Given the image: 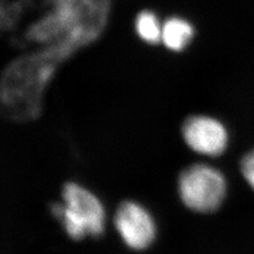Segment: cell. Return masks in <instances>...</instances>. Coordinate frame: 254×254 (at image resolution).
<instances>
[{
  "label": "cell",
  "mask_w": 254,
  "mask_h": 254,
  "mask_svg": "<svg viewBox=\"0 0 254 254\" xmlns=\"http://www.w3.org/2000/svg\"><path fill=\"white\" fill-rule=\"evenodd\" d=\"M181 131L187 145L195 153L204 156H220L229 143L226 126L217 119L208 116L187 118Z\"/></svg>",
  "instance_id": "5"
},
{
  "label": "cell",
  "mask_w": 254,
  "mask_h": 254,
  "mask_svg": "<svg viewBox=\"0 0 254 254\" xmlns=\"http://www.w3.org/2000/svg\"><path fill=\"white\" fill-rule=\"evenodd\" d=\"M109 0H87L83 14L52 46L23 57L5 68L1 78L3 115L16 122H28L42 113L43 93L60 64L102 33L109 13Z\"/></svg>",
  "instance_id": "1"
},
{
  "label": "cell",
  "mask_w": 254,
  "mask_h": 254,
  "mask_svg": "<svg viewBox=\"0 0 254 254\" xmlns=\"http://www.w3.org/2000/svg\"><path fill=\"white\" fill-rule=\"evenodd\" d=\"M136 31L142 41L147 44H158L161 41L162 26L157 16L150 11H142L136 18Z\"/></svg>",
  "instance_id": "7"
},
{
  "label": "cell",
  "mask_w": 254,
  "mask_h": 254,
  "mask_svg": "<svg viewBox=\"0 0 254 254\" xmlns=\"http://www.w3.org/2000/svg\"><path fill=\"white\" fill-rule=\"evenodd\" d=\"M241 171L245 180L254 190V149L243 158L241 162Z\"/></svg>",
  "instance_id": "8"
},
{
  "label": "cell",
  "mask_w": 254,
  "mask_h": 254,
  "mask_svg": "<svg viewBox=\"0 0 254 254\" xmlns=\"http://www.w3.org/2000/svg\"><path fill=\"white\" fill-rule=\"evenodd\" d=\"M178 193L184 204L194 212L216 211L227 194V181L217 169L196 163L182 171L178 178Z\"/></svg>",
  "instance_id": "3"
},
{
  "label": "cell",
  "mask_w": 254,
  "mask_h": 254,
  "mask_svg": "<svg viewBox=\"0 0 254 254\" xmlns=\"http://www.w3.org/2000/svg\"><path fill=\"white\" fill-rule=\"evenodd\" d=\"M78 1H81V0H53L55 5L64 4V3H73V2H78Z\"/></svg>",
  "instance_id": "9"
},
{
  "label": "cell",
  "mask_w": 254,
  "mask_h": 254,
  "mask_svg": "<svg viewBox=\"0 0 254 254\" xmlns=\"http://www.w3.org/2000/svg\"><path fill=\"white\" fill-rule=\"evenodd\" d=\"M194 28L190 23L180 17H172L162 25L161 42L172 51H182L192 41Z\"/></svg>",
  "instance_id": "6"
},
{
  "label": "cell",
  "mask_w": 254,
  "mask_h": 254,
  "mask_svg": "<svg viewBox=\"0 0 254 254\" xmlns=\"http://www.w3.org/2000/svg\"><path fill=\"white\" fill-rule=\"evenodd\" d=\"M114 222L124 244L132 250H144L155 240V221L148 211L138 202H121L116 211Z\"/></svg>",
  "instance_id": "4"
},
{
  "label": "cell",
  "mask_w": 254,
  "mask_h": 254,
  "mask_svg": "<svg viewBox=\"0 0 254 254\" xmlns=\"http://www.w3.org/2000/svg\"><path fill=\"white\" fill-rule=\"evenodd\" d=\"M62 197L63 203L51 204V213L61 221L69 237L78 241L86 235L102 234L105 215L97 197L74 182L64 185Z\"/></svg>",
  "instance_id": "2"
}]
</instances>
